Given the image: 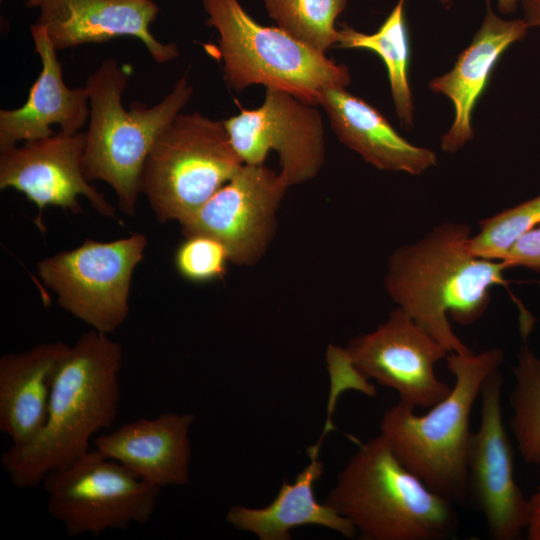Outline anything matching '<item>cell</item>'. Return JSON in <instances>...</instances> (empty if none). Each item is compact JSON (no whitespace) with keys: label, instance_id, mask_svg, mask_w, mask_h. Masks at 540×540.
Returning <instances> with one entry per match:
<instances>
[{"label":"cell","instance_id":"31","mask_svg":"<svg viewBox=\"0 0 540 540\" xmlns=\"http://www.w3.org/2000/svg\"><path fill=\"white\" fill-rule=\"evenodd\" d=\"M41 0H27L26 6L29 8H38Z\"/></svg>","mask_w":540,"mask_h":540},{"label":"cell","instance_id":"8","mask_svg":"<svg viewBox=\"0 0 540 540\" xmlns=\"http://www.w3.org/2000/svg\"><path fill=\"white\" fill-rule=\"evenodd\" d=\"M42 483L49 514L69 536L98 535L145 524L161 491L95 448L49 473Z\"/></svg>","mask_w":540,"mask_h":540},{"label":"cell","instance_id":"27","mask_svg":"<svg viewBox=\"0 0 540 540\" xmlns=\"http://www.w3.org/2000/svg\"><path fill=\"white\" fill-rule=\"evenodd\" d=\"M502 261L508 269L525 267L540 271V225L523 234Z\"/></svg>","mask_w":540,"mask_h":540},{"label":"cell","instance_id":"30","mask_svg":"<svg viewBox=\"0 0 540 540\" xmlns=\"http://www.w3.org/2000/svg\"><path fill=\"white\" fill-rule=\"evenodd\" d=\"M518 0H498V9L500 12L508 14L516 10Z\"/></svg>","mask_w":540,"mask_h":540},{"label":"cell","instance_id":"3","mask_svg":"<svg viewBox=\"0 0 540 540\" xmlns=\"http://www.w3.org/2000/svg\"><path fill=\"white\" fill-rule=\"evenodd\" d=\"M445 360L454 376L449 394L421 415L398 401L384 412L380 435L397 459L430 489L463 505L468 500L471 412L484 381L504 361V351L449 353Z\"/></svg>","mask_w":540,"mask_h":540},{"label":"cell","instance_id":"10","mask_svg":"<svg viewBox=\"0 0 540 540\" xmlns=\"http://www.w3.org/2000/svg\"><path fill=\"white\" fill-rule=\"evenodd\" d=\"M316 105L279 89L266 88L260 107L241 109L224 120L230 142L247 165H263L274 150L288 186L317 175L325 160L323 122Z\"/></svg>","mask_w":540,"mask_h":540},{"label":"cell","instance_id":"1","mask_svg":"<svg viewBox=\"0 0 540 540\" xmlns=\"http://www.w3.org/2000/svg\"><path fill=\"white\" fill-rule=\"evenodd\" d=\"M471 230L444 222L415 243L396 249L384 278L390 298L449 353L472 352L454 333L449 318L471 325L487 311L491 289L507 285L502 260L474 256Z\"/></svg>","mask_w":540,"mask_h":540},{"label":"cell","instance_id":"13","mask_svg":"<svg viewBox=\"0 0 540 540\" xmlns=\"http://www.w3.org/2000/svg\"><path fill=\"white\" fill-rule=\"evenodd\" d=\"M288 184L264 165L243 164L196 212L179 223L185 236L202 234L224 244L230 262L250 265L267 250Z\"/></svg>","mask_w":540,"mask_h":540},{"label":"cell","instance_id":"19","mask_svg":"<svg viewBox=\"0 0 540 540\" xmlns=\"http://www.w3.org/2000/svg\"><path fill=\"white\" fill-rule=\"evenodd\" d=\"M69 348L63 342L41 343L1 357L0 431L11 445H26L43 429L53 382Z\"/></svg>","mask_w":540,"mask_h":540},{"label":"cell","instance_id":"2","mask_svg":"<svg viewBox=\"0 0 540 540\" xmlns=\"http://www.w3.org/2000/svg\"><path fill=\"white\" fill-rule=\"evenodd\" d=\"M122 347L97 330L83 333L57 370L46 423L31 442L10 445L1 464L20 489L42 483L88 452L92 436L112 426L120 402Z\"/></svg>","mask_w":540,"mask_h":540},{"label":"cell","instance_id":"20","mask_svg":"<svg viewBox=\"0 0 540 540\" xmlns=\"http://www.w3.org/2000/svg\"><path fill=\"white\" fill-rule=\"evenodd\" d=\"M318 105L339 140L374 167L419 175L436 164L433 151L404 139L376 108L344 87L325 89Z\"/></svg>","mask_w":540,"mask_h":540},{"label":"cell","instance_id":"4","mask_svg":"<svg viewBox=\"0 0 540 540\" xmlns=\"http://www.w3.org/2000/svg\"><path fill=\"white\" fill-rule=\"evenodd\" d=\"M325 503L363 540H446L459 526L456 504L408 470L381 435L349 458Z\"/></svg>","mask_w":540,"mask_h":540},{"label":"cell","instance_id":"16","mask_svg":"<svg viewBox=\"0 0 540 540\" xmlns=\"http://www.w3.org/2000/svg\"><path fill=\"white\" fill-rule=\"evenodd\" d=\"M192 413H163L154 419L128 422L94 440V448L158 487L190 481Z\"/></svg>","mask_w":540,"mask_h":540},{"label":"cell","instance_id":"12","mask_svg":"<svg viewBox=\"0 0 540 540\" xmlns=\"http://www.w3.org/2000/svg\"><path fill=\"white\" fill-rule=\"evenodd\" d=\"M502 387L499 370L482 385L481 420L467 451V492L491 539L516 540L527 527L528 498L515 478L513 447L502 416Z\"/></svg>","mask_w":540,"mask_h":540},{"label":"cell","instance_id":"23","mask_svg":"<svg viewBox=\"0 0 540 540\" xmlns=\"http://www.w3.org/2000/svg\"><path fill=\"white\" fill-rule=\"evenodd\" d=\"M509 426L525 463L540 465V358L524 343L512 367Z\"/></svg>","mask_w":540,"mask_h":540},{"label":"cell","instance_id":"26","mask_svg":"<svg viewBox=\"0 0 540 540\" xmlns=\"http://www.w3.org/2000/svg\"><path fill=\"white\" fill-rule=\"evenodd\" d=\"M228 262L229 253L224 244L202 234L186 236L175 254V265L180 275L198 283L223 278Z\"/></svg>","mask_w":540,"mask_h":540},{"label":"cell","instance_id":"5","mask_svg":"<svg viewBox=\"0 0 540 540\" xmlns=\"http://www.w3.org/2000/svg\"><path fill=\"white\" fill-rule=\"evenodd\" d=\"M129 75L128 68L109 57L86 80L89 123L83 169L89 182L109 184L119 209L133 216L146 157L160 133L189 102L193 86L183 76L156 105L135 102L126 110L122 96Z\"/></svg>","mask_w":540,"mask_h":540},{"label":"cell","instance_id":"25","mask_svg":"<svg viewBox=\"0 0 540 540\" xmlns=\"http://www.w3.org/2000/svg\"><path fill=\"white\" fill-rule=\"evenodd\" d=\"M540 225V194L479 222V232L470 237L469 249L479 258L503 260L513 244Z\"/></svg>","mask_w":540,"mask_h":540},{"label":"cell","instance_id":"18","mask_svg":"<svg viewBox=\"0 0 540 540\" xmlns=\"http://www.w3.org/2000/svg\"><path fill=\"white\" fill-rule=\"evenodd\" d=\"M487 13L471 44L457 58L446 74L434 78L430 89L446 95L454 105L455 117L450 129L441 138V148L454 153L473 137L471 117L474 106L484 91L491 70L502 53L528 31L525 19L504 20L491 9Z\"/></svg>","mask_w":540,"mask_h":540},{"label":"cell","instance_id":"15","mask_svg":"<svg viewBox=\"0 0 540 540\" xmlns=\"http://www.w3.org/2000/svg\"><path fill=\"white\" fill-rule=\"evenodd\" d=\"M34 24L43 26L57 50L134 37L157 63L179 56L175 43H162L150 31L160 9L153 0H41Z\"/></svg>","mask_w":540,"mask_h":540},{"label":"cell","instance_id":"32","mask_svg":"<svg viewBox=\"0 0 540 540\" xmlns=\"http://www.w3.org/2000/svg\"><path fill=\"white\" fill-rule=\"evenodd\" d=\"M1 1H3V0H1Z\"/></svg>","mask_w":540,"mask_h":540},{"label":"cell","instance_id":"9","mask_svg":"<svg viewBox=\"0 0 540 540\" xmlns=\"http://www.w3.org/2000/svg\"><path fill=\"white\" fill-rule=\"evenodd\" d=\"M146 245L142 233L111 242L87 239L73 250L39 261L38 274L65 311L109 334L128 315L132 275Z\"/></svg>","mask_w":540,"mask_h":540},{"label":"cell","instance_id":"11","mask_svg":"<svg viewBox=\"0 0 540 540\" xmlns=\"http://www.w3.org/2000/svg\"><path fill=\"white\" fill-rule=\"evenodd\" d=\"M361 380L373 379L395 390L399 401L430 408L451 391L435 365L449 352L397 307L375 330L353 338L344 348Z\"/></svg>","mask_w":540,"mask_h":540},{"label":"cell","instance_id":"21","mask_svg":"<svg viewBox=\"0 0 540 540\" xmlns=\"http://www.w3.org/2000/svg\"><path fill=\"white\" fill-rule=\"evenodd\" d=\"M310 463L290 484L283 481L274 500L262 508L233 505L226 520L238 530L255 534L260 540H289L290 531L303 525H320L346 538H354L357 530L344 516L326 503H319L314 495V484L323 474V463L318 459V447L308 449Z\"/></svg>","mask_w":540,"mask_h":540},{"label":"cell","instance_id":"6","mask_svg":"<svg viewBox=\"0 0 540 540\" xmlns=\"http://www.w3.org/2000/svg\"><path fill=\"white\" fill-rule=\"evenodd\" d=\"M207 24L219 35L217 53L229 87L264 85L318 105L329 87H346L347 66L295 39L279 27L257 23L238 0H202Z\"/></svg>","mask_w":540,"mask_h":540},{"label":"cell","instance_id":"7","mask_svg":"<svg viewBox=\"0 0 540 540\" xmlns=\"http://www.w3.org/2000/svg\"><path fill=\"white\" fill-rule=\"evenodd\" d=\"M243 165L224 121L179 113L160 133L144 162L140 194L159 222L179 223L196 212Z\"/></svg>","mask_w":540,"mask_h":540},{"label":"cell","instance_id":"22","mask_svg":"<svg viewBox=\"0 0 540 540\" xmlns=\"http://www.w3.org/2000/svg\"><path fill=\"white\" fill-rule=\"evenodd\" d=\"M398 0L384 23L373 34H365L345 26L340 31L338 46L364 48L377 53L385 63L397 116L406 125L412 124L413 103L408 80L409 39L404 5Z\"/></svg>","mask_w":540,"mask_h":540},{"label":"cell","instance_id":"28","mask_svg":"<svg viewBox=\"0 0 540 540\" xmlns=\"http://www.w3.org/2000/svg\"><path fill=\"white\" fill-rule=\"evenodd\" d=\"M526 535L529 540H540V488L528 498Z\"/></svg>","mask_w":540,"mask_h":540},{"label":"cell","instance_id":"17","mask_svg":"<svg viewBox=\"0 0 540 540\" xmlns=\"http://www.w3.org/2000/svg\"><path fill=\"white\" fill-rule=\"evenodd\" d=\"M30 32L41 72L21 107L0 110V151L53 135L52 125L65 133H78L89 119L85 86L72 89L65 84L57 49L43 26L33 24Z\"/></svg>","mask_w":540,"mask_h":540},{"label":"cell","instance_id":"24","mask_svg":"<svg viewBox=\"0 0 540 540\" xmlns=\"http://www.w3.org/2000/svg\"><path fill=\"white\" fill-rule=\"evenodd\" d=\"M268 15L278 27L303 42L325 52L338 44L340 31L335 21L347 0H263Z\"/></svg>","mask_w":540,"mask_h":540},{"label":"cell","instance_id":"29","mask_svg":"<svg viewBox=\"0 0 540 540\" xmlns=\"http://www.w3.org/2000/svg\"><path fill=\"white\" fill-rule=\"evenodd\" d=\"M529 27L540 26V0H520Z\"/></svg>","mask_w":540,"mask_h":540},{"label":"cell","instance_id":"14","mask_svg":"<svg viewBox=\"0 0 540 540\" xmlns=\"http://www.w3.org/2000/svg\"><path fill=\"white\" fill-rule=\"evenodd\" d=\"M85 145L86 132L59 131L0 151V188H13L33 202L41 229L42 211L48 206L80 213V195L102 216L116 218L115 208L84 175Z\"/></svg>","mask_w":540,"mask_h":540}]
</instances>
